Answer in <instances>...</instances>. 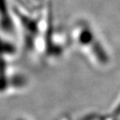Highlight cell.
Returning <instances> with one entry per match:
<instances>
[{"label":"cell","instance_id":"obj_3","mask_svg":"<svg viewBox=\"0 0 120 120\" xmlns=\"http://www.w3.org/2000/svg\"><path fill=\"white\" fill-rule=\"evenodd\" d=\"M15 30L13 6L9 0H0V31L9 35Z\"/></svg>","mask_w":120,"mask_h":120},{"label":"cell","instance_id":"obj_1","mask_svg":"<svg viewBox=\"0 0 120 120\" xmlns=\"http://www.w3.org/2000/svg\"><path fill=\"white\" fill-rule=\"evenodd\" d=\"M72 41L89 59L97 64L106 62L105 51L91 24L83 19L77 20L71 30Z\"/></svg>","mask_w":120,"mask_h":120},{"label":"cell","instance_id":"obj_4","mask_svg":"<svg viewBox=\"0 0 120 120\" xmlns=\"http://www.w3.org/2000/svg\"><path fill=\"white\" fill-rule=\"evenodd\" d=\"M47 2H48V4H52V0H47Z\"/></svg>","mask_w":120,"mask_h":120},{"label":"cell","instance_id":"obj_2","mask_svg":"<svg viewBox=\"0 0 120 120\" xmlns=\"http://www.w3.org/2000/svg\"><path fill=\"white\" fill-rule=\"evenodd\" d=\"M16 53L14 43L0 31V94L21 88L26 84L25 78L11 66Z\"/></svg>","mask_w":120,"mask_h":120}]
</instances>
